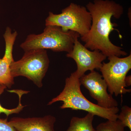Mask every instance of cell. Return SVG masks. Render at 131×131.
I'll return each instance as SVG.
<instances>
[{
    "label": "cell",
    "mask_w": 131,
    "mask_h": 131,
    "mask_svg": "<svg viewBox=\"0 0 131 131\" xmlns=\"http://www.w3.org/2000/svg\"><path fill=\"white\" fill-rule=\"evenodd\" d=\"M125 82L127 86H129L131 85V75L126 76L125 80Z\"/></svg>",
    "instance_id": "2e32d148"
},
{
    "label": "cell",
    "mask_w": 131,
    "mask_h": 131,
    "mask_svg": "<svg viewBox=\"0 0 131 131\" xmlns=\"http://www.w3.org/2000/svg\"><path fill=\"white\" fill-rule=\"evenodd\" d=\"M92 23L91 14L86 8L74 3L63 9L60 14L49 13L45 20V26L60 27L65 31L78 33L81 37L86 34Z\"/></svg>",
    "instance_id": "5b68a950"
},
{
    "label": "cell",
    "mask_w": 131,
    "mask_h": 131,
    "mask_svg": "<svg viewBox=\"0 0 131 131\" xmlns=\"http://www.w3.org/2000/svg\"><path fill=\"white\" fill-rule=\"evenodd\" d=\"M0 131H16L12 125L8 121L7 119L0 118Z\"/></svg>",
    "instance_id": "9a60e30c"
},
{
    "label": "cell",
    "mask_w": 131,
    "mask_h": 131,
    "mask_svg": "<svg viewBox=\"0 0 131 131\" xmlns=\"http://www.w3.org/2000/svg\"><path fill=\"white\" fill-rule=\"evenodd\" d=\"M124 125L119 120L112 121L107 120L105 122H102L96 127V131H125Z\"/></svg>",
    "instance_id": "4fadbf2b"
},
{
    "label": "cell",
    "mask_w": 131,
    "mask_h": 131,
    "mask_svg": "<svg viewBox=\"0 0 131 131\" xmlns=\"http://www.w3.org/2000/svg\"><path fill=\"white\" fill-rule=\"evenodd\" d=\"M86 7L91 14L92 23L88 33L81 37L84 46L92 51H100L107 57L127 56L126 52L114 45L109 39L110 33L115 30L114 27L117 26L112 22L111 18L121 17L124 13L122 6L113 1L94 0Z\"/></svg>",
    "instance_id": "6da1fadb"
},
{
    "label": "cell",
    "mask_w": 131,
    "mask_h": 131,
    "mask_svg": "<svg viewBox=\"0 0 131 131\" xmlns=\"http://www.w3.org/2000/svg\"><path fill=\"white\" fill-rule=\"evenodd\" d=\"M109 62H103L100 70L108 86L110 94L117 96L119 95L130 93L127 89L125 80L131 69V54L121 58L115 56L108 57Z\"/></svg>",
    "instance_id": "8992f818"
},
{
    "label": "cell",
    "mask_w": 131,
    "mask_h": 131,
    "mask_svg": "<svg viewBox=\"0 0 131 131\" xmlns=\"http://www.w3.org/2000/svg\"><path fill=\"white\" fill-rule=\"evenodd\" d=\"M0 59H1V58H0Z\"/></svg>",
    "instance_id": "e0dca14e"
},
{
    "label": "cell",
    "mask_w": 131,
    "mask_h": 131,
    "mask_svg": "<svg viewBox=\"0 0 131 131\" xmlns=\"http://www.w3.org/2000/svg\"><path fill=\"white\" fill-rule=\"evenodd\" d=\"M80 78L81 85L86 89L92 98L97 102V105L104 108H111L118 105V102L112 95L108 93L107 84L102 75L95 70Z\"/></svg>",
    "instance_id": "ba28073f"
},
{
    "label": "cell",
    "mask_w": 131,
    "mask_h": 131,
    "mask_svg": "<svg viewBox=\"0 0 131 131\" xmlns=\"http://www.w3.org/2000/svg\"><path fill=\"white\" fill-rule=\"evenodd\" d=\"M78 39H75L72 51L66 54V57L75 62L77 70L73 73L80 78L88 71L100 70L107 57L100 51L89 50L80 43Z\"/></svg>",
    "instance_id": "52a82bcc"
},
{
    "label": "cell",
    "mask_w": 131,
    "mask_h": 131,
    "mask_svg": "<svg viewBox=\"0 0 131 131\" xmlns=\"http://www.w3.org/2000/svg\"><path fill=\"white\" fill-rule=\"evenodd\" d=\"M56 121V117L47 115L41 117H13L9 122L16 131H55Z\"/></svg>",
    "instance_id": "30bf717a"
},
{
    "label": "cell",
    "mask_w": 131,
    "mask_h": 131,
    "mask_svg": "<svg viewBox=\"0 0 131 131\" xmlns=\"http://www.w3.org/2000/svg\"><path fill=\"white\" fill-rule=\"evenodd\" d=\"M50 60L47 50L35 49L25 51L18 61H14L10 70L14 78L24 77L39 88L43 86L42 81L49 68Z\"/></svg>",
    "instance_id": "277c9868"
},
{
    "label": "cell",
    "mask_w": 131,
    "mask_h": 131,
    "mask_svg": "<svg viewBox=\"0 0 131 131\" xmlns=\"http://www.w3.org/2000/svg\"><path fill=\"white\" fill-rule=\"evenodd\" d=\"M80 37L78 33L63 30L60 27L46 26L42 33L28 35L20 46L24 51L35 49H50L54 52L69 53L73 49L75 39Z\"/></svg>",
    "instance_id": "3957f363"
},
{
    "label": "cell",
    "mask_w": 131,
    "mask_h": 131,
    "mask_svg": "<svg viewBox=\"0 0 131 131\" xmlns=\"http://www.w3.org/2000/svg\"><path fill=\"white\" fill-rule=\"evenodd\" d=\"M118 119L121 121L125 127H128L131 131V108L126 105L123 106L121 112L118 114Z\"/></svg>",
    "instance_id": "5bb4252c"
},
{
    "label": "cell",
    "mask_w": 131,
    "mask_h": 131,
    "mask_svg": "<svg viewBox=\"0 0 131 131\" xmlns=\"http://www.w3.org/2000/svg\"><path fill=\"white\" fill-rule=\"evenodd\" d=\"M81 85L80 78L73 73H71L70 76L66 79L63 90L57 96L52 99L47 105L62 102V105L60 107L61 109L83 110L107 120L114 121L118 119V113L119 111L118 107L104 108L92 103L83 94Z\"/></svg>",
    "instance_id": "7a4b0ae2"
},
{
    "label": "cell",
    "mask_w": 131,
    "mask_h": 131,
    "mask_svg": "<svg viewBox=\"0 0 131 131\" xmlns=\"http://www.w3.org/2000/svg\"><path fill=\"white\" fill-rule=\"evenodd\" d=\"M16 31L12 32V29L7 27L3 38L5 42V50L4 56L0 59V84L10 88L14 84V78L10 70L11 64L14 61L13 57L14 45L18 36Z\"/></svg>",
    "instance_id": "9c48e42d"
},
{
    "label": "cell",
    "mask_w": 131,
    "mask_h": 131,
    "mask_svg": "<svg viewBox=\"0 0 131 131\" xmlns=\"http://www.w3.org/2000/svg\"><path fill=\"white\" fill-rule=\"evenodd\" d=\"M95 115L88 113L84 117H72L68 129L66 131H96L93 126Z\"/></svg>",
    "instance_id": "8fae6325"
},
{
    "label": "cell",
    "mask_w": 131,
    "mask_h": 131,
    "mask_svg": "<svg viewBox=\"0 0 131 131\" xmlns=\"http://www.w3.org/2000/svg\"><path fill=\"white\" fill-rule=\"evenodd\" d=\"M6 88V86L5 85L0 84V95L4 92ZM10 92L15 93L18 94L19 96V102L17 107L12 109L5 108L3 107L0 104V115L2 113H3L6 114L7 117L10 115L14 114H19L23 110L24 108L26 106L22 105L21 103V97L23 95L28 93L29 91H24L22 90H12L10 91Z\"/></svg>",
    "instance_id": "7c38bea8"
}]
</instances>
